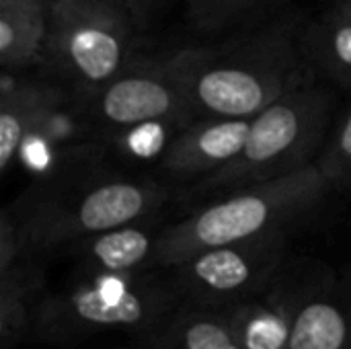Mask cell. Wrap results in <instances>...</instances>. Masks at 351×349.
Here are the masks:
<instances>
[{"label": "cell", "instance_id": "obj_1", "mask_svg": "<svg viewBox=\"0 0 351 349\" xmlns=\"http://www.w3.org/2000/svg\"><path fill=\"white\" fill-rule=\"evenodd\" d=\"M306 14L292 10L208 45L181 47L165 62L195 119H251L294 88L321 80L304 47Z\"/></svg>", "mask_w": 351, "mask_h": 349}, {"label": "cell", "instance_id": "obj_2", "mask_svg": "<svg viewBox=\"0 0 351 349\" xmlns=\"http://www.w3.org/2000/svg\"><path fill=\"white\" fill-rule=\"evenodd\" d=\"M331 191V179L313 163L298 173L197 204L185 218L165 224L152 269L171 267L206 249L290 232L313 216Z\"/></svg>", "mask_w": 351, "mask_h": 349}, {"label": "cell", "instance_id": "obj_3", "mask_svg": "<svg viewBox=\"0 0 351 349\" xmlns=\"http://www.w3.org/2000/svg\"><path fill=\"white\" fill-rule=\"evenodd\" d=\"M167 200V187L152 179L86 175L47 181L21 197L8 214L25 259L43 261L80 239L156 218Z\"/></svg>", "mask_w": 351, "mask_h": 349}, {"label": "cell", "instance_id": "obj_4", "mask_svg": "<svg viewBox=\"0 0 351 349\" xmlns=\"http://www.w3.org/2000/svg\"><path fill=\"white\" fill-rule=\"evenodd\" d=\"M333 105L323 78L280 97L251 117L243 150L226 167L187 185L181 200L197 206L311 167L329 138Z\"/></svg>", "mask_w": 351, "mask_h": 349}, {"label": "cell", "instance_id": "obj_5", "mask_svg": "<svg viewBox=\"0 0 351 349\" xmlns=\"http://www.w3.org/2000/svg\"><path fill=\"white\" fill-rule=\"evenodd\" d=\"M80 274L58 292H43L35 306L31 337L47 344L80 341L107 331L146 335L181 304L162 274Z\"/></svg>", "mask_w": 351, "mask_h": 349}, {"label": "cell", "instance_id": "obj_6", "mask_svg": "<svg viewBox=\"0 0 351 349\" xmlns=\"http://www.w3.org/2000/svg\"><path fill=\"white\" fill-rule=\"evenodd\" d=\"M146 25L125 0H58L49 4L45 66L84 99L140 58Z\"/></svg>", "mask_w": 351, "mask_h": 349}, {"label": "cell", "instance_id": "obj_7", "mask_svg": "<svg viewBox=\"0 0 351 349\" xmlns=\"http://www.w3.org/2000/svg\"><path fill=\"white\" fill-rule=\"evenodd\" d=\"M290 232L199 251L165 267L185 304L224 309L263 294L282 274Z\"/></svg>", "mask_w": 351, "mask_h": 349}, {"label": "cell", "instance_id": "obj_8", "mask_svg": "<svg viewBox=\"0 0 351 349\" xmlns=\"http://www.w3.org/2000/svg\"><path fill=\"white\" fill-rule=\"evenodd\" d=\"M88 117L113 132L130 134L142 128L193 121V111L162 58H138L123 72L84 97Z\"/></svg>", "mask_w": 351, "mask_h": 349}, {"label": "cell", "instance_id": "obj_9", "mask_svg": "<svg viewBox=\"0 0 351 349\" xmlns=\"http://www.w3.org/2000/svg\"><path fill=\"white\" fill-rule=\"evenodd\" d=\"M251 119L202 117L183 125L160 150L158 169L173 181L191 185L226 167L245 146Z\"/></svg>", "mask_w": 351, "mask_h": 349}, {"label": "cell", "instance_id": "obj_10", "mask_svg": "<svg viewBox=\"0 0 351 349\" xmlns=\"http://www.w3.org/2000/svg\"><path fill=\"white\" fill-rule=\"evenodd\" d=\"M162 228L156 216L80 239L60 253L74 257L80 274L150 272Z\"/></svg>", "mask_w": 351, "mask_h": 349}, {"label": "cell", "instance_id": "obj_11", "mask_svg": "<svg viewBox=\"0 0 351 349\" xmlns=\"http://www.w3.org/2000/svg\"><path fill=\"white\" fill-rule=\"evenodd\" d=\"M286 349H351L350 288L323 276L298 286V304Z\"/></svg>", "mask_w": 351, "mask_h": 349}, {"label": "cell", "instance_id": "obj_12", "mask_svg": "<svg viewBox=\"0 0 351 349\" xmlns=\"http://www.w3.org/2000/svg\"><path fill=\"white\" fill-rule=\"evenodd\" d=\"M298 304V286L276 280L263 294L224 306L222 313L245 349H286Z\"/></svg>", "mask_w": 351, "mask_h": 349}, {"label": "cell", "instance_id": "obj_13", "mask_svg": "<svg viewBox=\"0 0 351 349\" xmlns=\"http://www.w3.org/2000/svg\"><path fill=\"white\" fill-rule=\"evenodd\" d=\"M0 101V171L6 173L21 154L27 140L62 103V91L43 82L4 78Z\"/></svg>", "mask_w": 351, "mask_h": 349}, {"label": "cell", "instance_id": "obj_14", "mask_svg": "<svg viewBox=\"0 0 351 349\" xmlns=\"http://www.w3.org/2000/svg\"><path fill=\"white\" fill-rule=\"evenodd\" d=\"M49 6L37 0H0V66L8 74L45 64Z\"/></svg>", "mask_w": 351, "mask_h": 349}, {"label": "cell", "instance_id": "obj_15", "mask_svg": "<svg viewBox=\"0 0 351 349\" xmlns=\"http://www.w3.org/2000/svg\"><path fill=\"white\" fill-rule=\"evenodd\" d=\"M142 337L144 349H245L222 309L185 302L160 327Z\"/></svg>", "mask_w": 351, "mask_h": 349}, {"label": "cell", "instance_id": "obj_16", "mask_svg": "<svg viewBox=\"0 0 351 349\" xmlns=\"http://www.w3.org/2000/svg\"><path fill=\"white\" fill-rule=\"evenodd\" d=\"M296 0H185V14L193 31L220 39L261 27L292 10Z\"/></svg>", "mask_w": 351, "mask_h": 349}, {"label": "cell", "instance_id": "obj_17", "mask_svg": "<svg viewBox=\"0 0 351 349\" xmlns=\"http://www.w3.org/2000/svg\"><path fill=\"white\" fill-rule=\"evenodd\" d=\"M43 261L23 259L0 274V346L16 348L31 337L35 306L43 296Z\"/></svg>", "mask_w": 351, "mask_h": 349}, {"label": "cell", "instance_id": "obj_18", "mask_svg": "<svg viewBox=\"0 0 351 349\" xmlns=\"http://www.w3.org/2000/svg\"><path fill=\"white\" fill-rule=\"evenodd\" d=\"M304 47L323 80L351 88V21L323 8L306 16Z\"/></svg>", "mask_w": 351, "mask_h": 349}, {"label": "cell", "instance_id": "obj_19", "mask_svg": "<svg viewBox=\"0 0 351 349\" xmlns=\"http://www.w3.org/2000/svg\"><path fill=\"white\" fill-rule=\"evenodd\" d=\"M317 163L339 191H351V105L331 130Z\"/></svg>", "mask_w": 351, "mask_h": 349}, {"label": "cell", "instance_id": "obj_20", "mask_svg": "<svg viewBox=\"0 0 351 349\" xmlns=\"http://www.w3.org/2000/svg\"><path fill=\"white\" fill-rule=\"evenodd\" d=\"M323 10L351 21V0H327L323 4Z\"/></svg>", "mask_w": 351, "mask_h": 349}, {"label": "cell", "instance_id": "obj_21", "mask_svg": "<svg viewBox=\"0 0 351 349\" xmlns=\"http://www.w3.org/2000/svg\"><path fill=\"white\" fill-rule=\"evenodd\" d=\"M146 23H148V16H150V12H152V8L160 2V0H125Z\"/></svg>", "mask_w": 351, "mask_h": 349}, {"label": "cell", "instance_id": "obj_22", "mask_svg": "<svg viewBox=\"0 0 351 349\" xmlns=\"http://www.w3.org/2000/svg\"><path fill=\"white\" fill-rule=\"evenodd\" d=\"M37 2H43V4H47V6H49V4H53V2H58V0H37Z\"/></svg>", "mask_w": 351, "mask_h": 349}, {"label": "cell", "instance_id": "obj_23", "mask_svg": "<svg viewBox=\"0 0 351 349\" xmlns=\"http://www.w3.org/2000/svg\"><path fill=\"white\" fill-rule=\"evenodd\" d=\"M350 296H351V286H350Z\"/></svg>", "mask_w": 351, "mask_h": 349}]
</instances>
